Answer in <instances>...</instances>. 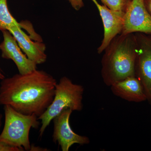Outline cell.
Masks as SVG:
<instances>
[{
    "label": "cell",
    "instance_id": "cell-1",
    "mask_svg": "<svg viewBox=\"0 0 151 151\" xmlns=\"http://www.w3.org/2000/svg\"><path fill=\"white\" fill-rule=\"evenodd\" d=\"M1 80L0 105H9L19 113L38 118L52 102L57 83L52 76L37 69Z\"/></svg>",
    "mask_w": 151,
    "mask_h": 151
},
{
    "label": "cell",
    "instance_id": "cell-2",
    "mask_svg": "<svg viewBox=\"0 0 151 151\" xmlns=\"http://www.w3.org/2000/svg\"><path fill=\"white\" fill-rule=\"evenodd\" d=\"M104 51L101 61V75L107 86L130 76H136L135 33L120 34L113 39Z\"/></svg>",
    "mask_w": 151,
    "mask_h": 151
},
{
    "label": "cell",
    "instance_id": "cell-3",
    "mask_svg": "<svg viewBox=\"0 0 151 151\" xmlns=\"http://www.w3.org/2000/svg\"><path fill=\"white\" fill-rule=\"evenodd\" d=\"M84 88L76 84L66 76L60 78L55 86L53 100L45 112L38 118L41 121L40 136L42 137L52 121L63 110L70 109L80 111L83 109L82 103Z\"/></svg>",
    "mask_w": 151,
    "mask_h": 151
},
{
    "label": "cell",
    "instance_id": "cell-4",
    "mask_svg": "<svg viewBox=\"0 0 151 151\" xmlns=\"http://www.w3.org/2000/svg\"><path fill=\"white\" fill-rule=\"evenodd\" d=\"M5 122L0 134V141L19 147L24 150H30L29 134L32 128H38L39 122L35 115H25L10 106H4Z\"/></svg>",
    "mask_w": 151,
    "mask_h": 151
},
{
    "label": "cell",
    "instance_id": "cell-5",
    "mask_svg": "<svg viewBox=\"0 0 151 151\" xmlns=\"http://www.w3.org/2000/svg\"><path fill=\"white\" fill-rule=\"evenodd\" d=\"M137 43L135 76L144 88L151 105V34L135 33Z\"/></svg>",
    "mask_w": 151,
    "mask_h": 151
},
{
    "label": "cell",
    "instance_id": "cell-6",
    "mask_svg": "<svg viewBox=\"0 0 151 151\" xmlns=\"http://www.w3.org/2000/svg\"><path fill=\"white\" fill-rule=\"evenodd\" d=\"M72 111L70 109H65L53 119L52 140L58 143L62 151H69L74 144L83 145L90 143L88 137L78 135L71 129L69 120Z\"/></svg>",
    "mask_w": 151,
    "mask_h": 151
},
{
    "label": "cell",
    "instance_id": "cell-7",
    "mask_svg": "<svg viewBox=\"0 0 151 151\" xmlns=\"http://www.w3.org/2000/svg\"><path fill=\"white\" fill-rule=\"evenodd\" d=\"M140 32L151 34V14L144 0H131L125 11L123 34Z\"/></svg>",
    "mask_w": 151,
    "mask_h": 151
},
{
    "label": "cell",
    "instance_id": "cell-8",
    "mask_svg": "<svg viewBox=\"0 0 151 151\" xmlns=\"http://www.w3.org/2000/svg\"><path fill=\"white\" fill-rule=\"evenodd\" d=\"M97 7L104 27V36L100 46L97 48L99 54L102 53L111 42L122 33L124 25L125 12L113 10L102 5L97 0H91Z\"/></svg>",
    "mask_w": 151,
    "mask_h": 151
},
{
    "label": "cell",
    "instance_id": "cell-9",
    "mask_svg": "<svg viewBox=\"0 0 151 151\" xmlns=\"http://www.w3.org/2000/svg\"><path fill=\"white\" fill-rule=\"evenodd\" d=\"M1 32L4 37V40L0 44L2 57L12 60L20 74H26L37 69V64L23 53L16 40L11 32L8 30Z\"/></svg>",
    "mask_w": 151,
    "mask_h": 151
},
{
    "label": "cell",
    "instance_id": "cell-10",
    "mask_svg": "<svg viewBox=\"0 0 151 151\" xmlns=\"http://www.w3.org/2000/svg\"><path fill=\"white\" fill-rule=\"evenodd\" d=\"M25 27L23 24L20 23L12 27L8 31L16 40L19 46L29 59L37 65L44 63L47 60L45 45L41 41L32 40L33 38L30 37L22 30Z\"/></svg>",
    "mask_w": 151,
    "mask_h": 151
},
{
    "label": "cell",
    "instance_id": "cell-11",
    "mask_svg": "<svg viewBox=\"0 0 151 151\" xmlns=\"http://www.w3.org/2000/svg\"><path fill=\"white\" fill-rule=\"evenodd\" d=\"M110 86L114 95L129 102L141 103L147 100L142 85L136 76H130Z\"/></svg>",
    "mask_w": 151,
    "mask_h": 151
},
{
    "label": "cell",
    "instance_id": "cell-12",
    "mask_svg": "<svg viewBox=\"0 0 151 151\" xmlns=\"http://www.w3.org/2000/svg\"><path fill=\"white\" fill-rule=\"evenodd\" d=\"M76 10H79L84 6L83 0H67ZM104 5L111 10L124 12L131 0H100Z\"/></svg>",
    "mask_w": 151,
    "mask_h": 151
},
{
    "label": "cell",
    "instance_id": "cell-13",
    "mask_svg": "<svg viewBox=\"0 0 151 151\" xmlns=\"http://www.w3.org/2000/svg\"><path fill=\"white\" fill-rule=\"evenodd\" d=\"M20 24L10 12L7 0H0V30H8L13 26Z\"/></svg>",
    "mask_w": 151,
    "mask_h": 151
},
{
    "label": "cell",
    "instance_id": "cell-14",
    "mask_svg": "<svg viewBox=\"0 0 151 151\" xmlns=\"http://www.w3.org/2000/svg\"><path fill=\"white\" fill-rule=\"evenodd\" d=\"M22 149L9 143L0 141V151H23Z\"/></svg>",
    "mask_w": 151,
    "mask_h": 151
},
{
    "label": "cell",
    "instance_id": "cell-15",
    "mask_svg": "<svg viewBox=\"0 0 151 151\" xmlns=\"http://www.w3.org/2000/svg\"><path fill=\"white\" fill-rule=\"evenodd\" d=\"M144 2L146 8L151 14V0H144Z\"/></svg>",
    "mask_w": 151,
    "mask_h": 151
},
{
    "label": "cell",
    "instance_id": "cell-16",
    "mask_svg": "<svg viewBox=\"0 0 151 151\" xmlns=\"http://www.w3.org/2000/svg\"><path fill=\"white\" fill-rule=\"evenodd\" d=\"M0 39H1V37H0ZM5 78V77L4 75L3 74L2 72V70H1V68H0V79L2 80V79Z\"/></svg>",
    "mask_w": 151,
    "mask_h": 151
},
{
    "label": "cell",
    "instance_id": "cell-17",
    "mask_svg": "<svg viewBox=\"0 0 151 151\" xmlns=\"http://www.w3.org/2000/svg\"><path fill=\"white\" fill-rule=\"evenodd\" d=\"M3 116L1 113H0V129L2 125V120Z\"/></svg>",
    "mask_w": 151,
    "mask_h": 151
}]
</instances>
